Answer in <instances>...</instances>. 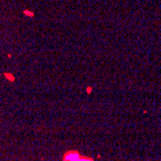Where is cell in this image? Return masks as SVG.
<instances>
[{"label":"cell","instance_id":"obj_1","mask_svg":"<svg viewBox=\"0 0 161 161\" xmlns=\"http://www.w3.org/2000/svg\"><path fill=\"white\" fill-rule=\"evenodd\" d=\"M64 161H94L89 157L80 156L76 152H68L64 155Z\"/></svg>","mask_w":161,"mask_h":161}]
</instances>
